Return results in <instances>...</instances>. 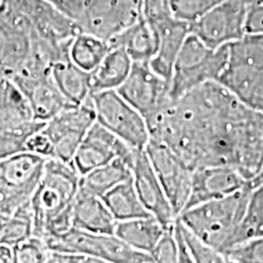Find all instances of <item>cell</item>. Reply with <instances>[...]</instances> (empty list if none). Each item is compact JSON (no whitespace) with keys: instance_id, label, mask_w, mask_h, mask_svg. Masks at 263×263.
<instances>
[{"instance_id":"obj_1","label":"cell","mask_w":263,"mask_h":263,"mask_svg":"<svg viewBox=\"0 0 263 263\" xmlns=\"http://www.w3.org/2000/svg\"><path fill=\"white\" fill-rule=\"evenodd\" d=\"M194 170L232 166L251 182L263 167V112L246 106L218 82L194 88L147 123Z\"/></svg>"},{"instance_id":"obj_2","label":"cell","mask_w":263,"mask_h":263,"mask_svg":"<svg viewBox=\"0 0 263 263\" xmlns=\"http://www.w3.org/2000/svg\"><path fill=\"white\" fill-rule=\"evenodd\" d=\"M81 174L73 164L48 159L44 172L29 200L33 235L57 238L73 228V205Z\"/></svg>"},{"instance_id":"obj_3","label":"cell","mask_w":263,"mask_h":263,"mask_svg":"<svg viewBox=\"0 0 263 263\" xmlns=\"http://www.w3.org/2000/svg\"><path fill=\"white\" fill-rule=\"evenodd\" d=\"M251 184L222 199L210 200L195 205L178 216L183 224L224 256L227 251L240 244Z\"/></svg>"},{"instance_id":"obj_4","label":"cell","mask_w":263,"mask_h":263,"mask_svg":"<svg viewBox=\"0 0 263 263\" xmlns=\"http://www.w3.org/2000/svg\"><path fill=\"white\" fill-rule=\"evenodd\" d=\"M218 83L241 103L263 112V34H245L229 45V58Z\"/></svg>"},{"instance_id":"obj_5","label":"cell","mask_w":263,"mask_h":263,"mask_svg":"<svg viewBox=\"0 0 263 263\" xmlns=\"http://www.w3.org/2000/svg\"><path fill=\"white\" fill-rule=\"evenodd\" d=\"M229 45L213 49L189 33L180 48L171 78V97L178 99L194 88L218 82L226 70Z\"/></svg>"},{"instance_id":"obj_6","label":"cell","mask_w":263,"mask_h":263,"mask_svg":"<svg viewBox=\"0 0 263 263\" xmlns=\"http://www.w3.org/2000/svg\"><path fill=\"white\" fill-rule=\"evenodd\" d=\"M95 121L132 149L145 150L151 139L145 117L134 108L117 90H103L90 97Z\"/></svg>"},{"instance_id":"obj_7","label":"cell","mask_w":263,"mask_h":263,"mask_svg":"<svg viewBox=\"0 0 263 263\" xmlns=\"http://www.w3.org/2000/svg\"><path fill=\"white\" fill-rule=\"evenodd\" d=\"M54 251H73L90 256L99 263H151L150 254L132 249L115 234H100L71 228L57 238L45 240Z\"/></svg>"},{"instance_id":"obj_8","label":"cell","mask_w":263,"mask_h":263,"mask_svg":"<svg viewBox=\"0 0 263 263\" xmlns=\"http://www.w3.org/2000/svg\"><path fill=\"white\" fill-rule=\"evenodd\" d=\"M149 123L167 107L171 97V83L151 68L150 62H133L127 80L116 89Z\"/></svg>"},{"instance_id":"obj_9","label":"cell","mask_w":263,"mask_h":263,"mask_svg":"<svg viewBox=\"0 0 263 263\" xmlns=\"http://www.w3.org/2000/svg\"><path fill=\"white\" fill-rule=\"evenodd\" d=\"M145 151L174 212L179 216L188 205L194 171L162 141L151 138Z\"/></svg>"},{"instance_id":"obj_10","label":"cell","mask_w":263,"mask_h":263,"mask_svg":"<svg viewBox=\"0 0 263 263\" xmlns=\"http://www.w3.org/2000/svg\"><path fill=\"white\" fill-rule=\"evenodd\" d=\"M249 5L244 0H224L190 25V32L213 49L230 45L246 34Z\"/></svg>"},{"instance_id":"obj_11","label":"cell","mask_w":263,"mask_h":263,"mask_svg":"<svg viewBox=\"0 0 263 263\" xmlns=\"http://www.w3.org/2000/svg\"><path fill=\"white\" fill-rule=\"evenodd\" d=\"M95 122L91 100L82 105H72L52 117L43 127L54 149V159L72 163L88 130Z\"/></svg>"},{"instance_id":"obj_12","label":"cell","mask_w":263,"mask_h":263,"mask_svg":"<svg viewBox=\"0 0 263 263\" xmlns=\"http://www.w3.org/2000/svg\"><path fill=\"white\" fill-rule=\"evenodd\" d=\"M0 8L25 16L39 37L52 44L70 47L80 32L73 20L49 0H3Z\"/></svg>"},{"instance_id":"obj_13","label":"cell","mask_w":263,"mask_h":263,"mask_svg":"<svg viewBox=\"0 0 263 263\" xmlns=\"http://www.w3.org/2000/svg\"><path fill=\"white\" fill-rule=\"evenodd\" d=\"M47 160L37 154L21 151L0 161V178L8 200L9 216L29 202L44 172Z\"/></svg>"},{"instance_id":"obj_14","label":"cell","mask_w":263,"mask_h":263,"mask_svg":"<svg viewBox=\"0 0 263 263\" xmlns=\"http://www.w3.org/2000/svg\"><path fill=\"white\" fill-rule=\"evenodd\" d=\"M138 153L139 151L132 149L122 139L95 121L76 151L72 164L81 176L104 166L117 157L126 160L133 167Z\"/></svg>"},{"instance_id":"obj_15","label":"cell","mask_w":263,"mask_h":263,"mask_svg":"<svg viewBox=\"0 0 263 263\" xmlns=\"http://www.w3.org/2000/svg\"><path fill=\"white\" fill-rule=\"evenodd\" d=\"M27 98L37 121L48 122L72 104L55 83L51 71L24 70L12 77Z\"/></svg>"},{"instance_id":"obj_16","label":"cell","mask_w":263,"mask_h":263,"mask_svg":"<svg viewBox=\"0 0 263 263\" xmlns=\"http://www.w3.org/2000/svg\"><path fill=\"white\" fill-rule=\"evenodd\" d=\"M132 178L141 202L150 215L162 223L164 228L172 227L178 216L174 212L145 150L139 151L136 155L132 167Z\"/></svg>"},{"instance_id":"obj_17","label":"cell","mask_w":263,"mask_h":263,"mask_svg":"<svg viewBox=\"0 0 263 263\" xmlns=\"http://www.w3.org/2000/svg\"><path fill=\"white\" fill-rule=\"evenodd\" d=\"M250 182L232 166H207L194 170L192 193L185 210L210 200L222 199Z\"/></svg>"},{"instance_id":"obj_18","label":"cell","mask_w":263,"mask_h":263,"mask_svg":"<svg viewBox=\"0 0 263 263\" xmlns=\"http://www.w3.org/2000/svg\"><path fill=\"white\" fill-rule=\"evenodd\" d=\"M150 22L155 26L159 37V47L155 57L150 61V66L157 74L171 83L174 64L184 41L190 33V25L174 18L171 14Z\"/></svg>"},{"instance_id":"obj_19","label":"cell","mask_w":263,"mask_h":263,"mask_svg":"<svg viewBox=\"0 0 263 263\" xmlns=\"http://www.w3.org/2000/svg\"><path fill=\"white\" fill-rule=\"evenodd\" d=\"M27 98L12 78L0 77V130H16L35 122Z\"/></svg>"},{"instance_id":"obj_20","label":"cell","mask_w":263,"mask_h":263,"mask_svg":"<svg viewBox=\"0 0 263 263\" xmlns=\"http://www.w3.org/2000/svg\"><path fill=\"white\" fill-rule=\"evenodd\" d=\"M117 221L100 196L78 190L73 205V228L114 234Z\"/></svg>"},{"instance_id":"obj_21","label":"cell","mask_w":263,"mask_h":263,"mask_svg":"<svg viewBox=\"0 0 263 263\" xmlns=\"http://www.w3.org/2000/svg\"><path fill=\"white\" fill-rule=\"evenodd\" d=\"M110 47H123L133 62H150L159 47L155 26L143 16L136 24L108 42Z\"/></svg>"},{"instance_id":"obj_22","label":"cell","mask_w":263,"mask_h":263,"mask_svg":"<svg viewBox=\"0 0 263 263\" xmlns=\"http://www.w3.org/2000/svg\"><path fill=\"white\" fill-rule=\"evenodd\" d=\"M51 76L59 89L72 105H82L90 100L91 73L76 65L71 59L55 62Z\"/></svg>"},{"instance_id":"obj_23","label":"cell","mask_w":263,"mask_h":263,"mask_svg":"<svg viewBox=\"0 0 263 263\" xmlns=\"http://www.w3.org/2000/svg\"><path fill=\"white\" fill-rule=\"evenodd\" d=\"M133 60L123 47H110L103 61L91 73V94L116 90L130 73Z\"/></svg>"},{"instance_id":"obj_24","label":"cell","mask_w":263,"mask_h":263,"mask_svg":"<svg viewBox=\"0 0 263 263\" xmlns=\"http://www.w3.org/2000/svg\"><path fill=\"white\" fill-rule=\"evenodd\" d=\"M166 229L155 217L147 216L117 222L114 234L132 249L150 254Z\"/></svg>"},{"instance_id":"obj_25","label":"cell","mask_w":263,"mask_h":263,"mask_svg":"<svg viewBox=\"0 0 263 263\" xmlns=\"http://www.w3.org/2000/svg\"><path fill=\"white\" fill-rule=\"evenodd\" d=\"M129 178H132V164L117 157L104 166L81 176L80 190L101 197L108 190Z\"/></svg>"},{"instance_id":"obj_26","label":"cell","mask_w":263,"mask_h":263,"mask_svg":"<svg viewBox=\"0 0 263 263\" xmlns=\"http://www.w3.org/2000/svg\"><path fill=\"white\" fill-rule=\"evenodd\" d=\"M117 222L151 216L138 195L133 178L120 183L101 196Z\"/></svg>"},{"instance_id":"obj_27","label":"cell","mask_w":263,"mask_h":263,"mask_svg":"<svg viewBox=\"0 0 263 263\" xmlns=\"http://www.w3.org/2000/svg\"><path fill=\"white\" fill-rule=\"evenodd\" d=\"M110 50V45L105 39L78 32L70 45V59L85 71L91 72L103 61L105 55Z\"/></svg>"},{"instance_id":"obj_28","label":"cell","mask_w":263,"mask_h":263,"mask_svg":"<svg viewBox=\"0 0 263 263\" xmlns=\"http://www.w3.org/2000/svg\"><path fill=\"white\" fill-rule=\"evenodd\" d=\"M33 235V221L29 202L0 222V244L14 249Z\"/></svg>"},{"instance_id":"obj_29","label":"cell","mask_w":263,"mask_h":263,"mask_svg":"<svg viewBox=\"0 0 263 263\" xmlns=\"http://www.w3.org/2000/svg\"><path fill=\"white\" fill-rule=\"evenodd\" d=\"M263 235V184L254 186L242 222L240 242ZM239 245V244H238Z\"/></svg>"},{"instance_id":"obj_30","label":"cell","mask_w":263,"mask_h":263,"mask_svg":"<svg viewBox=\"0 0 263 263\" xmlns=\"http://www.w3.org/2000/svg\"><path fill=\"white\" fill-rule=\"evenodd\" d=\"M178 222L180 226V230L185 241L186 250H188L192 262L196 263H227V259L221 252L217 251L212 246H210L207 242L203 241L201 238H199L195 233H193L188 227L183 224L178 217Z\"/></svg>"},{"instance_id":"obj_31","label":"cell","mask_w":263,"mask_h":263,"mask_svg":"<svg viewBox=\"0 0 263 263\" xmlns=\"http://www.w3.org/2000/svg\"><path fill=\"white\" fill-rule=\"evenodd\" d=\"M224 0H168L171 15L192 25Z\"/></svg>"},{"instance_id":"obj_32","label":"cell","mask_w":263,"mask_h":263,"mask_svg":"<svg viewBox=\"0 0 263 263\" xmlns=\"http://www.w3.org/2000/svg\"><path fill=\"white\" fill-rule=\"evenodd\" d=\"M45 122L35 121L31 126L16 130H0V161L25 151L26 141L35 132L41 130Z\"/></svg>"},{"instance_id":"obj_33","label":"cell","mask_w":263,"mask_h":263,"mask_svg":"<svg viewBox=\"0 0 263 263\" xmlns=\"http://www.w3.org/2000/svg\"><path fill=\"white\" fill-rule=\"evenodd\" d=\"M49 246L41 236L32 235L14 248V262L16 263H44L50 257Z\"/></svg>"},{"instance_id":"obj_34","label":"cell","mask_w":263,"mask_h":263,"mask_svg":"<svg viewBox=\"0 0 263 263\" xmlns=\"http://www.w3.org/2000/svg\"><path fill=\"white\" fill-rule=\"evenodd\" d=\"M227 263H263V235L240 242L224 254Z\"/></svg>"},{"instance_id":"obj_35","label":"cell","mask_w":263,"mask_h":263,"mask_svg":"<svg viewBox=\"0 0 263 263\" xmlns=\"http://www.w3.org/2000/svg\"><path fill=\"white\" fill-rule=\"evenodd\" d=\"M150 255L154 262L157 263L178 262V246H177L176 238H174L173 226L164 230L163 235L157 241Z\"/></svg>"},{"instance_id":"obj_36","label":"cell","mask_w":263,"mask_h":263,"mask_svg":"<svg viewBox=\"0 0 263 263\" xmlns=\"http://www.w3.org/2000/svg\"><path fill=\"white\" fill-rule=\"evenodd\" d=\"M25 151L37 154V155L45 157V159H54V149H52V145L47 134L43 132V128L41 130L33 133L28 138L27 141H26Z\"/></svg>"},{"instance_id":"obj_37","label":"cell","mask_w":263,"mask_h":263,"mask_svg":"<svg viewBox=\"0 0 263 263\" xmlns=\"http://www.w3.org/2000/svg\"><path fill=\"white\" fill-rule=\"evenodd\" d=\"M245 32L246 34H263V4L249 5Z\"/></svg>"},{"instance_id":"obj_38","label":"cell","mask_w":263,"mask_h":263,"mask_svg":"<svg viewBox=\"0 0 263 263\" xmlns=\"http://www.w3.org/2000/svg\"><path fill=\"white\" fill-rule=\"evenodd\" d=\"M50 263H99L97 259L84 254L73 251H50Z\"/></svg>"},{"instance_id":"obj_39","label":"cell","mask_w":263,"mask_h":263,"mask_svg":"<svg viewBox=\"0 0 263 263\" xmlns=\"http://www.w3.org/2000/svg\"><path fill=\"white\" fill-rule=\"evenodd\" d=\"M144 16L150 21L170 15L168 0H143Z\"/></svg>"},{"instance_id":"obj_40","label":"cell","mask_w":263,"mask_h":263,"mask_svg":"<svg viewBox=\"0 0 263 263\" xmlns=\"http://www.w3.org/2000/svg\"><path fill=\"white\" fill-rule=\"evenodd\" d=\"M0 263H14V249L0 244Z\"/></svg>"},{"instance_id":"obj_41","label":"cell","mask_w":263,"mask_h":263,"mask_svg":"<svg viewBox=\"0 0 263 263\" xmlns=\"http://www.w3.org/2000/svg\"><path fill=\"white\" fill-rule=\"evenodd\" d=\"M9 216V209H8V200H6L4 185H3L2 178H0V217L5 218Z\"/></svg>"},{"instance_id":"obj_42","label":"cell","mask_w":263,"mask_h":263,"mask_svg":"<svg viewBox=\"0 0 263 263\" xmlns=\"http://www.w3.org/2000/svg\"><path fill=\"white\" fill-rule=\"evenodd\" d=\"M250 184H251L252 188H254V186L259 185V184H263V167L261 168V171L258 172L257 176H256L255 178L252 179L251 182H250Z\"/></svg>"},{"instance_id":"obj_43","label":"cell","mask_w":263,"mask_h":263,"mask_svg":"<svg viewBox=\"0 0 263 263\" xmlns=\"http://www.w3.org/2000/svg\"><path fill=\"white\" fill-rule=\"evenodd\" d=\"M248 5H252V4H263V0H244Z\"/></svg>"},{"instance_id":"obj_44","label":"cell","mask_w":263,"mask_h":263,"mask_svg":"<svg viewBox=\"0 0 263 263\" xmlns=\"http://www.w3.org/2000/svg\"><path fill=\"white\" fill-rule=\"evenodd\" d=\"M2 3H3V0H0V6H2Z\"/></svg>"},{"instance_id":"obj_45","label":"cell","mask_w":263,"mask_h":263,"mask_svg":"<svg viewBox=\"0 0 263 263\" xmlns=\"http://www.w3.org/2000/svg\"><path fill=\"white\" fill-rule=\"evenodd\" d=\"M0 222H2V217H0Z\"/></svg>"}]
</instances>
